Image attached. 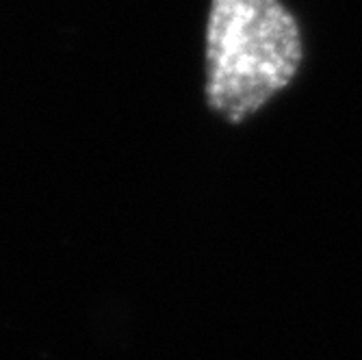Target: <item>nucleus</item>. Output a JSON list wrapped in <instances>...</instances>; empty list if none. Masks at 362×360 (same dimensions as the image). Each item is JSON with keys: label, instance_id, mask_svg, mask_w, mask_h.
I'll use <instances>...</instances> for the list:
<instances>
[{"label": "nucleus", "instance_id": "obj_1", "mask_svg": "<svg viewBox=\"0 0 362 360\" xmlns=\"http://www.w3.org/2000/svg\"><path fill=\"white\" fill-rule=\"evenodd\" d=\"M304 63V37L282 0H211L206 103L239 124L286 89Z\"/></svg>", "mask_w": 362, "mask_h": 360}]
</instances>
